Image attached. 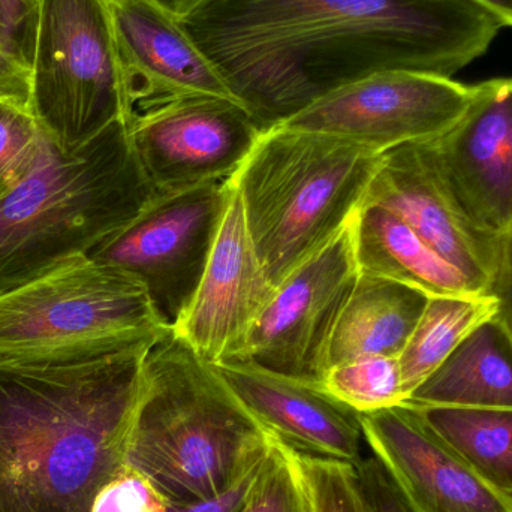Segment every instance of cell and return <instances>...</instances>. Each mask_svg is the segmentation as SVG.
<instances>
[{
	"label": "cell",
	"mask_w": 512,
	"mask_h": 512,
	"mask_svg": "<svg viewBox=\"0 0 512 512\" xmlns=\"http://www.w3.org/2000/svg\"><path fill=\"white\" fill-rule=\"evenodd\" d=\"M180 24L264 131L375 72L453 78L505 27L477 0H209Z\"/></svg>",
	"instance_id": "obj_1"
},
{
	"label": "cell",
	"mask_w": 512,
	"mask_h": 512,
	"mask_svg": "<svg viewBox=\"0 0 512 512\" xmlns=\"http://www.w3.org/2000/svg\"><path fill=\"white\" fill-rule=\"evenodd\" d=\"M155 343L69 363H0V512L92 510L126 463Z\"/></svg>",
	"instance_id": "obj_2"
},
{
	"label": "cell",
	"mask_w": 512,
	"mask_h": 512,
	"mask_svg": "<svg viewBox=\"0 0 512 512\" xmlns=\"http://www.w3.org/2000/svg\"><path fill=\"white\" fill-rule=\"evenodd\" d=\"M273 438L183 340L170 331L152 346L126 465L168 504L186 507L225 492L270 451Z\"/></svg>",
	"instance_id": "obj_3"
},
{
	"label": "cell",
	"mask_w": 512,
	"mask_h": 512,
	"mask_svg": "<svg viewBox=\"0 0 512 512\" xmlns=\"http://www.w3.org/2000/svg\"><path fill=\"white\" fill-rule=\"evenodd\" d=\"M155 197L123 120L69 152L48 135L35 170L0 201V285L89 254Z\"/></svg>",
	"instance_id": "obj_4"
},
{
	"label": "cell",
	"mask_w": 512,
	"mask_h": 512,
	"mask_svg": "<svg viewBox=\"0 0 512 512\" xmlns=\"http://www.w3.org/2000/svg\"><path fill=\"white\" fill-rule=\"evenodd\" d=\"M382 155L343 138L274 126L231 182L274 288L363 206Z\"/></svg>",
	"instance_id": "obj_5"
},
{
	"label": "cell",
	"mask_w": 512,
	"mask_h": 512,
	"mask_svg": "<svg viewBox=\"0 0 512 512\" xmlns=\"http://www.w3.org/2000/svg\"><path fill=\"white\" fill-rule=\"evenodd\" d=\"M135 277L87 254L0 285V363H69L170 333Z\"/></svg>",
	"instance_id": "obj_6"
},
{
	"label": "cell",
	"mask_w": 512,
	"mask_h": 512,
	"mask_svg": "<svg viewBox=\"0 0 512 512\" xmlns=\"http://www.w3.org/2000/svg\"><path fill=\"white\" fill-rule=\"evenodd\" d=\"M30 113L65 152L123 120L108 0H38Z\"/></svg>",
	"instance_id": "obj_7"
},
{
	"label": "cell",
	"mask_w": 512,
	"mask_h": 512,
	"mask_svg": "<svg viewBox=\"0 0 512 512\" xmlns=\"http://www.w3.org/2000/svg\"><path fill=\"white\" fill-rule=\"evenodd\" d=\"M230 194L231 180L156 194L87 255L135 277L171 330L200 285Z\"/></svg>",
	"instance_id": "obj_8"
},
{
	"label": "cell",
	"mask_w": 512,
	"mask_h": 512,
	"mask_svg": "<svg viewBox=\"0 0 512 512\" xmlns=\"http://www.w3.org/2000/svg\"><path fill=\"white\" fill-rule=\"evenodd\" d=\"M475 92V84L391 69L337 87L277 126L343 138L382 155L447 132Z\"/></svg>",
	"instance_id": "obj_9"
},
{
	"label": "cell",
	"mask_w": 512,
	"mask_h": 512,
	"mask_svg": "<svg viewBox=\"0 0 512 512\" xmlns=\"http://www.w3.org/2000/svg\"><path fill=\"white\" fill-rule=\"evenodd\" d=\"M358 276L351 221L277 286L240 361L322 387L331 336Z\"/></svg>",
	"instance_id": "obj_10"
},
{
	"label": "cell",
	"mask_w": 512,
	"mask_h": 512,
	"mask_svg": "<svg viewBox=\"0 0 512 512\" xmlns=\"http://www.w3.org/2000/svg\"><path fill=\"white\" fill-rule=\"evenodd\" d=\"M128 132L150 185L164 195L233 179L265 131L237 99L201 96Z\"/></svg>",
	"instance_id": "obj_11"
},
{
	"label": "cell",
	"mask_w": 512,
	"mask_h": 512,
	"mask_svg": "<svg viewBox=\"0 0 512 512\" xmlns=\"http://www.w3.org/2000/svg\"><path fill=\"white\" fill-rule=\"evenodd\" d=\"M274 292L249 234L242 198L231 182L230 200L206 270L171 333L212 366L243 360Z\"/></svg>",
	"instance_id": "obj_12"
},
{
	"label": "cell",
	"mask_w": 512,
	"mask_h": 512,
	"mask_svg": "<svg viewBox=\"0 0 512 512\" xmlns=\"http://www.w3.org/2000/svg\"><path fill=\"white\" fill-rule=\"evenodd\" d=\"M108 2L128 128L188 99H237L180 21L149 0Z\"/></svg>",
	"instance_id": "obj_13"
},
{
	"label": "cell",
	"mask_w": 512,
	"mask_h": 512,
	"mask_svg": "<svg viewBox=\"0 0 512 512\" xmlns=\"http://www.w3.org/2000/svg\"><path fill=\"white\" fill-rule=\"evenodd\" d=\"M475 86L465 114L421 144L463 213L502 237L512 219V77Z\"/></svg>",
	"instance_id": "obj_14"
},
{
	"label": "cell",
	"mask_w": 512,
	"mask_h": 512,
	"mask_svg": "<svg viewBox=\"0 0 512 512\" xmlns=\"http://www.w3.org/2000/svg\"><path fill=\"white\" fill-rule=\"evenodd\" d=\"M375 459L411 512H512V501L439 438L408 403L358 414Z\"/></svg>",
	"instance_id": "obj_15"
},
{
	"label": "cell",
	"mask_w": 512,
	"mask_h": 512,
	"mask_svg": "<svg viewBox=\"0 0 512 512\" xmlns=\"http://www.w3.org/2000/svg\"><path fill=\"white\" fill-rule=\"evenodd\" d=\"M363 206L399 216L427 245L492 294L502 258V237L478 228L454 201L423 144L382 153Z\"/></svg>",
	"instance_id": "obj_16"
},
{
	"label": "cell",
	"mask_w": 512,
	"mask_h": 512,
	"mask_svg": "<svg viewBox=\"0 0 512 512\" xmlns=\"http://www.w3.org/2000/svg\"><path fill=\"white\" fill-rule=\"evenodd\" d=\"M213 367L256 420L292 450L339 460L357 469L363 462V432L357 412L324 388L249 361Z\"/></svg>",
	"instance_id": "obj_17"
},
{
	"label": "cell",
	"mask_w": 512,
	"mask_h": 512,
	"mask_svg": "<svg viewBox=\"0 0 512 512\" xmlns=\"http://www.w3.org/2000/svg\"><path fill=\"white\" fill-rule=\"evenodd\" d=\"M352 236L360 273L411 286L429 297L489 294L382 207L361 206L352 218Z\"/></svg>",
	"instance_id": "obj_18"
},
{
	"label": "cell",
	"mask_w": 512,
	"mask_h": 512,
	"mask_svg": "<svg viewBox=\"0 0 512 512\" xmlns=\"http://www.w3.org/2000/svg\"><path fill=\"white\" fill-rule=\"evenodd\" d=\"M429 295L411 286L360 273L328 348V369L363 357L399 358Z\"/></svg>",
	"instance_id": "obj_19"
},
{
	"label": "cell",
	"mask_w": 512,
	"mask_h": 512,
	"mask_svg": "<svg viewBox=\"0 0 512 512\" xmlns=\"http://www.w3.org/2000/svg\"><path fill=\"white\" fill-rule=\"evenodd\" d=\"M405 403L512 409V340L498 319L472 331Z\"/></svg>",
	"instance_id": "obj_20"
},
{
	"label": "cell",
	"mask_w": 512,
	"mask_h": 512,
	"mask_svg": "<svg viewBox=\"0 0 512 512\" xmlns=\"http://www.w3.org/2000/svg\"><path fill=\"white\" fill-rule=\"evenodd\" d=\"M498 310V298L492 294L429 297L423 315L399 357L406 399L472 331L495 318Z\"/></svg>",
	"instance_id": "obj_21"
},
{
	"label": "cell",
	"mask_w": 512,
	"mask_h": 512,
	"mask_svg": "<svg viewBox=\"0 0 512 512\" xmlns=\"http://www.w3.org/2000/svg\"><path fill=\"white\" fill-rule=\"evenodd\" d=\"M414 408L439 438L512 501V409Z\"/></svg>",
	"instance_id": "obj_22"
},
{
	"label": "cell",
	"mask_w": 512,
	"mask_h": 512,
	"mask_svg": "<svg viewBox=\"0 0 512 512\" xmlns=\"http://www.w3.org/2000/svg\"><path fill=\"white\" fill-rule=\"evenodd\" d=\"M322 388L357 414L405 403L399 358L363 357L330 367Z\"/></svg>",
	"instance_id": "obj_23"
},
{
	"label": "cell",
	"mask_w": 512,
	"mask_h": 512,
	"mask_svg": "<svg viewBox=\"0 0 512 512\" xmlns=\"http://www.w3.org/2000/svg\"><path fill=\"white\" fill-rule=\"evenodd\" d=\"M295 453L306 512H369L357 468L339 460Z\"/></svg>",
	"instance_id": "obj_24"
},
{
	"label": "cell",
	"mask_w": 512,
	"mask_h": 512,
	"mask_svg": "<svg viewBox=\"0 0 512 512\" xmlns=\"http://www.w3.org/2000/svg\"><path fill=\"white\" fill-rule=\"evenodd\" d=\"M47 138L27 108L0 101V201L35 170Z\"/></svg>",
	"instance_id": "obj_25"
},
{
	"label": "cell",
	"mask_w": 512,
	"mask_h": 512,
	"mask_svg": "<svg viewBox=\"0 0 512 512\" xmlns=\"http://www.w3.org/2000/svg\"><path fill=\"white\" fill-rule=\"evenodd\" d=\"M240 512H306L294 450L279 439L273 438L254 489Z\"/></svg>",
	"instance_id": "obj_26"
},
{
	"label": "cell",
	"mask_w": 512,
	"mask_h": 512,
	"mask_svg": "<svg viewBox=\"0 0 512 512\" xmlns=\"http://www.w3.org/2000/svg\"><path fill=\"white\" fill-rule=\"evenodd\" d=\"M90 512H170V504L141 472L125 463L99 490Z\"/></svg>",
	"instance_id": "obj_27"
},
{
	"label": "cell",
	"mask_w": 512,
	"mask_h": 512,
	"mask_svg": "<svg viewBox=\"0 0 512 512\" xmlns=\"http://www.w3.org/2000/svg\"><path fill=\"white\" fill-rule=\"evenodd\" d=\"M38 0H0V47L30 71Z\"/></svg>",
	"instance_id": "obj_28"
},
{
	"label": "cell",
	"mask_w": 512,
	"mask_h": 512,
	"mask_svg": "<svg viewBox=\"0 0 512 512\" xmlns=\"http://www.w3.org/2000/svg\"><path fill=\"white\" fill-rule=\"evenodd\" d=\"M361 492L369 512H411L381 463L372 457L358 466Z\"/></svg>",
	"instance_id": "obj_29"
},
{
	"label": "cell",
	"mask_w": 512,
	"mask_h": 512,
	"mask_svg": "<svg viewBox=\"0 0 512 512\" xmlns=\"http://www.w3.org/2000/svg\"><path fill=\"white\" fill-rule=\"evenodd\" d=\"M271 448V447H270ZM268 454V453H267ZM267 454L261 460L254 463L242 477L237 478L234 484H231L225 492L218 493L206 501L198 502V504L186 505V507H177L170 505V512H240L248 502L249 495L262 465H264Z\"/></svg>",
	"instance_id": "obj_30"
},
{
	"label": "cell",
	"mask_w": 512,
	"mask_h": 512,
	"mask_svg": "<svg viewBox=\"0 0 512 512\" xmlns=\"http://www.w3.org/2000/svg\"><path fill=\"white\" fill-rule=\"evenodd\" d=\"M0 101L30 111V71L0 47Z\"/></svg>",
	"instance_id": "obj_31"
},
{
	"label": "cell",
	"mask_w": 512,
	"mask_h": 512,
	"mask_svg": "<svg viewBox=\"0 0 512 512\" xmlns=\"http://www.w3.org/2000/svg\"><path fill=\"white\" fill-rule=\"evenodd\" d=\"M492 295L498 298L499 303L498 315L495 318L512 340V219L510 227L502 236L501 268L493 285Z\"/></svg>",
	"instance_id": "obj_32"
},
{
	"label": "cell",
	"mask_w": 512,
	"mask_h": 512,
	"mask_svg": "<svg viewBox=\"0 0 512 512\" xmlns=\"http://www.w3.org/2000/svg\"><path fill=\"white\" fill-rule=\"evenodd\" d=\"M149 2L174 20L183 21L209 0H149Z\"/></svg>",
	"instance_id": "obj_33"
},
{
	"label": "cell",
	"mask_w": 512,
	"mask_h": 512,
	"mask_svg": "<svg viewBox=\"0 0 512 512\" xmlns=\"http://www.w3.org/2000/svg\"><path fill=\"white\" fill-rule=\"evenodd\" d=\"M501 18L505 27H512V0H477Z\"/></svg>",
	"instance_id": "obj_34"
}]
</instances>
